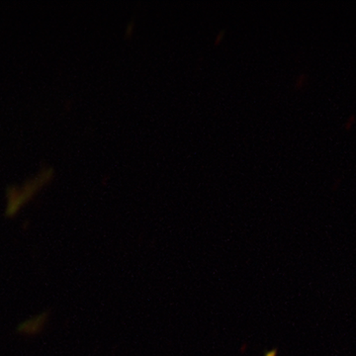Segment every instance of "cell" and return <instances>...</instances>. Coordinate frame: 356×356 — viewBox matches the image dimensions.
Returning a JSON list of instances; mask_svg holds the SVG:
<instances>
[{
  "label": "cell",
  "mask_w": 356,
  "mask_h": 356,
  "mask_svg": "<svg viewBox=\"0 0 356 356\" xmlns=\"http://www.w3.org/2000/svg\"><path fill=\"white\" fill-rule=\"evenodd\" d=\"M41 179H36L32 184H27L24 188L21 189L22 191L15 189V191H9L8 192V204L6 208V216L13 217L16 213L21 209L25 203H27L39 191L40 187L46 182L40 181Z\"/></svg>",
  "instance_id": "6da1fadb"
},
{
  "label": "cell",
  "mask_w": 356,
  "mask_h": 356,
  "mask_svg": "<svg viewBox=\"0 0 356 356\" xmlns=\"http://www.w3.org/2000/svg\"><path fill=\"white\" fill-rule=\"evenodd\" d=\"M49 315H50L49 312H44L41 315L29 318V320L22 323L18 327L17 332L21 334H24V336H37V334L43 331L44 325H46L47 321H48Z\"/></svg>",
  "instance_id": "7a4b0ae2"
}]
</instances>
